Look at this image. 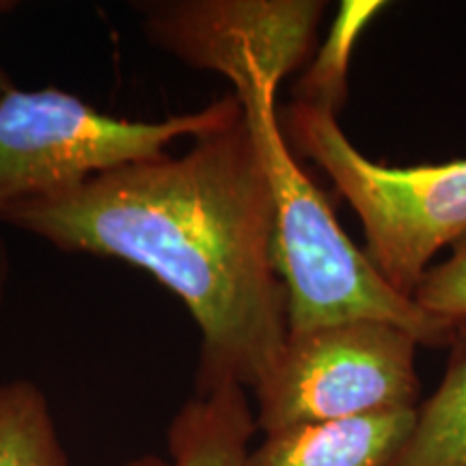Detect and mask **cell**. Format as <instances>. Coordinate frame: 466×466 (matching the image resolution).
<instances>
[{
  "mask_svg": "<svg viewBox=\"0 0 466 466\" xmlns=\"http://www.w3.org/2000/svg\"><path fill=\"white\" fill-rule=\"evenodd\" d=\"M387 7L378 0H354L341 3L339 14L333 22V31L294 89V100L307 106L339 115L348 100V69L354 44L370 26V22Z\"/></svg>",
  "mask_w": 466,
  "mask_h": 466,
  "instance_id": "11",
  "label": "cell"
},
{
  "mask_svg": "<svg viewBox=\"0 0 466 466\" xmlns=\"http://www.w3.org/2000/svg\"><path fill=\"white\" fill-rule=\"evenodd\" d=\"M240 113L229 93L195 113L134 121L55 86H14L0 100V212L126 162L156 158L179 138L217 130Z\"/></svg>",
  "mask_w": 466,
  "mask_h": 466,
  "instance_id": "4",
  "label": "cell"
},
{
  "mask_svg": "<svg viewBox=\"0 0 466 466\" xmlns=\"http://www.w3.org/2000/svg\"><path fill=\"white\" fill-rule=\"evenodd\" d=\"M11 281V258H9V247L5 242V238L0 236V309L7 299V289Z\"/></svg>",
  "mask_w": 466,
  "mask_h": 466,
  "instance_id": "13",
  "label": "cell"
},
{
  "mask_svg": "<svg viewBox=\"0 0 466 466\" xmlns=\"http://www.w3.org/2000/svg\"><path fill=\"white\" fill-rule=\"evenodd\" d=\"M247 389L223 384L179 408L168 423V456H141L126 466H247L258 434Z\"/></svg>",
  "mask_w": 466,
  "mask_h": 466,
  "instance_id": "8",
  "label": "cell"
},
{
  "mask_svg": "<svg viewBox=\"0 0 466 466\" xmlns=\"http://www.w3.org/2000/svg\"><path fill=\"white\" fill-rule=\"evenodd\" d=\"M415 335L395 324L352 319L288 333L255 384V421L264 434L419 408Z\"/></svg>",
  "mask_w": 466,
  "mask_h": 466,
  "instance_id": "5",
  "label": "cell"
},
{
  "mask_svg": "<svg viewBox=\"0 0 466 466\" xmlns=\"http://www.w3.org/2000/svg\"><path fill=\"white\" fill-rule=\"evenodd\" d=\"M412 410L307 423L264 434L247 466H387L410 434Z\"/></svg>",
  "mask_w": 466,
  "mask_h": 466,
  "instance_id": "7",
  "label": "cell"
},
{
  "mask_svg": "<svg viewBox=\"0 0 466 466\" xmlns=\"http://www.w3.org/2000/svg\"><path fill=\"white\" fill-rule=\"evenodd\" d=\"M15 9V3H7V0H0V14H7V11H14ZM14 89V83L9 80V76L0 69V97L5 96V93Z\"/></svg>",
  "mask_w": 466,
  "mask_h": 466,
  "instance_id": "14",
  "label": "cell"
},
{
  "mask_svg": "<svg viewBox=\"0 0 466 466\" xmlns=\"http://www.w3.org/2000/svg\"><path fill=\"white\" fill-rule=\"evenodd\" d=\"M410 299L425 313L456 329L458 335L466 333V236L425 272Z\"/></svg>",
  "mask_w": 466,
  "mask_h": 466,
  "instance_id": "12",
  "label": "cell"
},
{
  "mask_svg": "<svg viewBox=\"0 0 466 466\" xmlns=\"http://www.w3.org/2000/svg\"><path fill=\"white\" fill-rule=\"evenodd\" d=\"M0 466H74L48 398L31 380L0 384Z\"/></svg>",
  "mask_w": 466,
  "mask_h": 466,
  "instance_id": "10",
  "label": "cell"
},
{
  "mask_svg": "<svg viewBox=\"0 0 466 466\" xmlns=\"http://www.w3.org/2000/svg\"><path fill=\"white\" fill-rule=\"evenodd\" d=\"M147 42L203 72L255 52L279 78L309 61L324 0H154L132 5Z\"/></svg>",
  "mask_w": 466,
  "mask_h": 466,
  "instance_id": "6",
  "label": "cell"
},
{
  "mask_svg": "<svg viewBox=\"0 0 466 466\" xmlns=\"http://www.w3.org/2000/svg\"><path fill=\"white\" fill-rule=\"evenodd\" d=\"M291 151L322 168L365 233V255L412 296L441 250L466 236V158L391 167L370 160L335 115L289 102L277 110Z\"/></svg>",
  "mask_w": 466,
  "mask_h": 466,
  "instance_id": "3",
  "label": "cell"
},
{
  "mask_svg": "<svg viewBox=\"0 0 466 466\" xmlns=\"http://www.w3.org/2000/svg\"><path fill=\"white\" fill-rule=\"evenodd\" d=\"M0 220L63 253L126 261L173 291L201 333L195 393L255 389L288 339L275 201L242 113L182 156L89 175L5 208Z\"/></svg>",
  "mask_w": 466,
  "mask_h": 466,
  "instance_id": "1",
  "label": "cell"
},
{
  "mask_svg": "<svg viewBox=\"0 0 466 466\" xmlns=\"http://www.w3.org/2000/svg\"><path fill=\"white\" fill-rule=\"evenodd\" d=\"M233 86L258 145L275 201L272 261L288 294V333L376 319L417 337L419 346L450 348L456 329L425 313L384 279L337 223L324 192L309 177L279 126L283 83L255 52H240L218 72Z\"/></svg>",
  "mask_w": 466,
  "mask_h": 466,
  "instance_id": "2",
  "label": "cell"
},
{
  "mask_svg": "<svg viewBox=\"0 0 466 466\" xmlns=\"http://www.w3.org/2000/svg\"><path fill=\"white\" fill-rule=\"evenodd\" d=\"M387 466H466V333L451 343L439 387Z\"/></svg>",
  "mask_w": 466,
  "mask_h": 466,
  "instance_id": "9",
  "label": "cell"
}]
</instances>
